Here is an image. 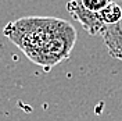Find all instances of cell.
<instances>
[{
  "label": "cell",
  "instance_id": "obj_3",
  "mask_svg": "<svg viewBox=\"0 0 122 121\" xmlns=\"http://www.w3.org/2000/svg\"><path fill=\"white\" fill-rule=\"evenodd\" d=\"M118 1L122 6L121 0H118ZM101 38L104 40V45H106L110 56L122 61V17L119 21L107 27L101 35Z\"/></svg>",
  "mask_w": 122,
  "mask_h": 121
},
{
  "label": "cell",
  "instance_id": "obj_4",
  "mask_svg": "<svg viewBox=\"0 0 122 121\" xmlns=\"http://www.w3.org/2000/svg\"><path fill=\"white\" fill-rule=\"evenodd\" d=\"M79 4L89 13H100L112 1V0H78Z\"/></svg>",
  "mask_w": 122,
  "mask_h": 121
},
{
  "label": "cell",
  "instance_id": "obj_5",
  "mask_svg": "<svg viewBox=\"0 0 122 121\" xmlns=\"http://www.w3.org/2000/svg\"><path fill=\"white\" fill-rule=\"evenodd\" d=\"M121 1H122V0H121Z\"/></svg>",
  "mask_w": 122,
  "mask_h": 121
},
{
  "label": "cell",
  "instance_id": "obj_1",
  "mask_svg": "<svg viewBox=\"0 0 122 121\" xmlns=\"http://www.w3.org/2000/svg\"><path fill=\"white\" fill-rule=\"evenodd\" d=\"M3 33L26 57L46 70L69 56L76 40L75 28L53 17H25L6 25Z\"/></svg>",
  "mask_w": 122,
  "mask_h": 121
},
{
  "label": "cell",
  "instance_id": "obj_2",
  "mask_svg": "<svg viewBox=\"0 0 122 121\" xmlns=\"http://www.w3.org/2000/svg\"><path fill=\"white\" fill-rule=\"evenodd\" d=\"M67 10L72 15V18L83 27V29L93 36H101L106 31L107 25L103 22L100 13H89L85 10L78 0H69L67 3Z\"/></svg>",
  "mask_w": 122,
  "mask_h": 121
}]
</instances>
